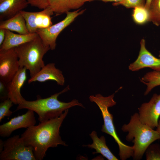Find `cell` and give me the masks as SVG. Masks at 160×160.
<instances>
[{"instance_id":"19","label":"cell","mask_w":160,"mask_h":160,"mask_svg":"<svg viewBox=\"0 0 160 160\" xmlns=\"http://www.w3.org/2000/svg\"><path fill=\"white\" fill-rule=\"evenodd\" d=\"M140 80L147 86L144 95H147L153 88L160 86V71H153L147 72Z\"/></svg>"},{"instance_id":"24","label":"cell","mask_w":160,"mask_h":160,"mask_svg":"<svg viewBox=\"0 0 160 160\" xmlns=\"http://www.w3.org/2000/svg\"><path fill=\"white\" fill-rule=\"evenodd\" d=\"M13 103L9 98L1 101L0 104V121L5 117H9L12 114L13 112L10 110Z\"/></svg>"},{"instance_id":"15","label":"cell","mask_w":160,"mask_h":160,"mask_svg":"<svg viewBox=\"0 0 160 160\" xmlns=\"http://www.w3.org/2000/svg\"><path fill=\"white\" fill-rule=\"evenodd\" d=\"M27 0H0V20L10 18L26 8Z\"/></svg>"},{"instance_id":"17","label":"cell","mask_w":160,"mask_h":160,"mask_svg":"<svg viewBox=\"0 0 160 160\" xmlns=\"http://www.w3.org/2000/svg\"><path fill=\"white\" fill-rule=\"evenodd\" d=\"M0 28L15 31L22 34L30 33L27 28L25 19L20 12L10 18L0 21Z\"/></svg>"},{"instance_id":"18","label":"cell","mask_w":160,"mask_h":160,"mask_svg":"<svg viewBox=\"0 0 160 160\" xmlns=\"http://www.w3.org/2000/svg\"><path fill=\"white\" fill-rule=\"evenodd\" d=\"M89 135L92 140V143L84 146L95 149L96 151L93 153V154L99 153L108 160H119L107 146L105 138L103 136L98 137L97 132L95 131H93Z\"/></svg>"},{"instance_id":"16","label":"cell","mask_w":160,"mask_h":160,"mask_svg":"<svg viewBox=\"0 0 160 160\" xmlns=\"http://www.w3.org/2000/svg\"><path fill=\"white\" fill-rule=\"evenodd\" d=\"M38 36L36 33L26 34H15L5 29L4 39L0 46V50H7L15 48L24 43L32 40Z\"/></svg>"},{"instance_id":"31","label":"cell","mask_w":160,"mask_h":160,"mask_svg":"<svg viewBox=\"0 0 160 160\" xmlns=\"http://www.w3.org/2000/svg\"><path fill=\"white\" fill-rule=\"evenodd\" d=\"M156 130L159 133L160 136V118L158 121V124L157 127H156Z\"/></svg>"},{"instance_id":"10","label":"cell","mask_w":160,"mask_h":160,"mask_svg":"<svg viewBox=\"0 0 160 160\" xmlns=\"http://www.w3.org/2000/svg\"><path fill=\"white\" fill-rule=\"evenodd\" d=\"M26 22L27 28L30 33H36L38 29L45 28L52 25L51 16L54 13L49 6L39 12H20Z\"/></svg>"},{"instance_id":"8","label":"cell","mask_w":160,"mask_h":160,"mask_svg":"<svg viewBox=\"0 0 160 160\" xmlns=\"http://www.w3.org/2000/svg\"><path fill=\"white\" fill-rule=\"evenodd\" d=\"M18 58L15 48L0 50V81L7 85L20 68Z\"/></svg>"},{"instance_id":"29","label":"cell","mask_w":160,"mask_h":160,"mask_svg":"<svg viewBox=\"0 0 160 160\" xmlns=\"http://www.w3.org/2000/svg\"><path fill=\"white\" fill-rule=\"evenodd\" d=\"M151 1V0H146L145 8L148 11V10Z\"/></svg>"},{"instance_id":"13","label":"cell","mask_w":160,"mask_h":160,"mask_svg":"<svg viewBox=\"0 0 160 160\" xmlns=\"http://www.w3.org/2000/svg\"><path fill=\"white\" fill-rule=\"evenodd\" d=\"M27 70L25 67H20L12 79L7 85L8 98L15 104L18 105L25 100L21 95L20 90L27 79Z\"/></svg>"},{"instance_id":"21","label":"cell","mask_w":160,"mask_h":160,"mask_svg":"<svg viewBox=\"0 0 160 160\" xmlns=\"http://www.w3.org/2000/svg\"><path fill=\"white\" fill-rule=\"evenodd\" d=\"M49 7L57 14L66 13L71 9L69 0H48Z\"/></svg>"},{"instance_id":"23","label":"cell","mask_w":160,"mask_h":160,"mask_svg":"<svg viewBox=\"0 0 160 160\" xmlns=\"http://www.w3.org/2000/svg\"><path fill=\"white\" fill-rule=\"evenodd\" d=\"M147 160H160V146L158 143L151 144L145 152Z\"/></svg>"},{"instance_id":"5","label":"cell","mask_w":160,"mask_h":160,"mask_svg":"<svg viewBox=\"0 0 160 160\" xmlns=\"http://www.w3.org/2000/svg\"><path fill=\"white\" fill-rule=\"evenodd\" d=\"M114 94L108 97H104L100 94L95 96L90 95L89 98L90 101L95 103L98 106L101 112L104 124L102 125L101 131L111 136L117 144L119 149V155L120 159L125 160L134 154V148L123 143L119 138L116 134L114 125L113 115L108 110V108L115 105L116 102L114 100Z\"/></svg>"},{"instance_id":"3","label":"cell","mask_w":160,"mask_h":160,"mask_svg":"<svg viewBox=\"0 0 160 160\" xmlns=\"http://www.w3.org/2000/svg\"><path fill=\"white\" fill-rule=\"evenodd\" d=\"M121 129L123 132H128L126 140L134 143L132 157L135 160L141 159L149 145L160 139L156 130L140 121L138 113H135L132 116L129 122L124 124Z\"/></svg>"},{"instance_id":"25","label":"cell","mask_w":160,"mask_h":160,"mask_svg":"<svg viewBox=\"0 0 160 160\" xmlns=\"http://www.w3.org/2000/svg\"><path fill=\"white\" fill-rule=\"evenodd\" d=\"M146 1L145 0H123L118 3H114V6L121 5L127 8H135L136 7H145Z\"/></svg>"},{"instance_id":"1","label":"cell","mask_w":160,"mask_h":160,"mask_svg":"<svg viewBox=\"0 0 160 160\" xmlns=\"http://www.w3.org/2000/svg\"><path fill=\"white\" fill-rule=\"evenodd\" d=\"M68 112L67 109L58 117L31 126L21 134L25 145L33 148L36 160L43 159L49 148L56 147L58 145L68 146L61 138L60 129Z\"/></svg>"},{"instance_id":"4","label":"cell","mask_w":160,"mask_h":160,"mask_svg":"<svg viewBox=\"0 0 160 160\" xmlns=\"http://www.w3.org/2000/svg\"><path fill=\"white\" fill-rule=\"evenodd\" d=\"M20 67H25L30 78L34 76L45 65L44 55L50 49L44 44L39 36L35 39L15 48Z\"/></svg>"},{"instance_id":"20","label":"cell","mask_w":160,"mask_h":160,"mask_svg":"<svg viewBox=\"0 0 160 160\" xmlns=\"http://www.w3.org/2000/svg\"><path fill=\"white\" fill-rule=\"evenodd\" d=\"M149 21L155 25H160V0H151L148 10Z\"/></svg>"},{"instance_id":"11","label":"cell","mask_w":160,"mask_h":160,"mask_svg":"<svg viewBox=\"0 0 160 160\" xmlns=\"http://www.w3.org/2000/svg\"><path fill=\"white\" fill-rule=\"evenodd\" d=\"M36 120L34 111L28 109L27 112L11 119L0 126V136L3 137H9L15 130L21 128H27L35 125Z\"/></svg>"},{"instance_id":"6","label":"cell","mask_w":160,"mask_h":160,"mask_svg":"<svg viewBox=\"0 0 160 160\" xmlns=\"http://www.w3.org/2000/svg\"><path fill=\"white\" fill-rule=\"evenodd\" d=\"M1 160H36L33 148L25 145L22 138L15 135L4 141Z\"/></svg>"},{"instance_id":"14","label":"cell","mask_w":160,"mask_h":160,"mask_svg":"<svg viewBox=\"0 0 160 160\" xmlns=\"http://www.w3.org/2000/svg\"><path fill=\"white\" fill-rule=\"evenodd\" d=\"M48 80L54 81L61 86L64 84L65 78L62 72L56 68L54 63H49L45 65L34 76L30 78L28 82L29 84L35 81L43 82Z\"/></svg>"},{"instance_id":"7","label":"cell","mask_w":160,"mask_h":160,"mask_svg":"<svg viewBox=\"0 0 160 160\" xmlns=\"http://www.w3.org/2000/svg\"><path fill=\"white\" fill-rule=\"evenodd\" d=\"M84 11V9L80 10L79 9L73 12H68L66 13V17L62 20L48 28L38 29L36 33L41 38L44 45L49 47L50 49L53 50L56 48V40L60 33Z\"/></svg>"},{"instance_id":"27","label":"cell","mask_w":160,"mask_h":160,"mask_svg":"<svg viewBox=\"0 0 160 160\" xmlns=\"http://www.w3.org/2000/svg\"><path fill=\"white\" fill-rule=\"evenodd\" d=\"M71 9H78L85 2V0H69Z\"/></svg>"},{"instance_id":"22","label":"cell","mask_w":160,"mask_h":160,"mask_svg":"<svg viewBox=\"0 0 160 160\" xmlns=\"http://www.w3.org/2000/svg\"><path fill=\"white\" fill-rule=\"evenodd\" d=\"M132 16L135 22L139 24H142L149 21L148 11L145 7H138L134 8Z\"/></svg>"},{"instance_id":"2","label":"cell","mask_w":160,"mask_h":160,"mask_svg":"<svg viewBox=\"0 0 160 160\" xmlns=\"http://www.w3.org/2000/svg\"><path fill=\"white\" fill-rule=\"evenodd\" d=\"M69 89V86H68L62 91L46 98L38 97L36 100L32 101L25 100L18 105L15 111L24 109L32 110L37 114L38 120L41 122L58 117L65 110L75 106L84 108L82 104L76 99L68 103L58 99L60 95Z\"/></svg>"},{"instance_id":"9","label":"cell","mask_w":160,"mask_h":160,"mask_svg":"<svg viewBox=\"0 0 160 160\" xmlns=\"http://www.w3.org/2000/svg\"><path fill=\"white\" fill-rule=\"evenodd\" d=\"M138 110L142 123L153 129L156 128L160 117V94H153L150 101L143 103Z\"/></svg>"},{"instance_id":"26","label":"cell","mask_w":160,"mask_h":160,"mask_svg":"<svg viewBox=\"0 0 160 160\" xmlns=\"http://www.w3.org/2000/svg\"><path fill=\"white\" fill-rule=\"evenodd\" d=\"M28 4L40 9H44L49 6L48 0H27Z\"/></svg>"},{"instance_id":"30","label":"cell","mask_w":160,"mask_h":160,"mask_svg":"<svg viewBox=\"0 0 160 160\" xmlns=\"http://www.w3.org/2000/svg\"><path fill=\"white\" fill-rule=\"evenodd\" d=\"M4 141L1 139L0 140V153L3 150L4 148Z\"/></svg>"},{"instance_id":"28","label":"cell","mask_w":160,"mask_h":160,"mask_svg":"<svg viewBox=\"0 0 160 160\" xmlns=\"http://www.w3.org/2000/svg\"><path fill=\"white\" fill-rule=\"evenodd\" d=\"M5 29L0 28V46L3 42L5 37Z\"/></svg>"},{"instance_id":"12","label":"cell","mask_w":160,"mask_h":160,"mask_svg":"<svg viewBox=\"0 0 160 160\" xmlns=\"http://www.w3.org/2000/svg\"><path fill=\"white\" fill-rule=\"evenodd\" d=\"M140 49L137 59L129 66L132 71H138L145 68H149L155 71H160V51L159 58L153 56L146 48L145 40L141 39L140 42Z\"/></svg>"}]
</instances>
